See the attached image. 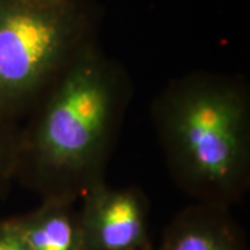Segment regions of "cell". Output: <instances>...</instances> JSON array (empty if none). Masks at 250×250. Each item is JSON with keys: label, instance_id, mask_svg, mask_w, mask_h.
<instances>
[{"label": "cell", "instance_id": "ba28073f", "mask_svg": "<svg viewBox=\"0 0 250 250\" xmlns=\"http://www.w3.org/2000/svg\"><path fill=\"white\" fill-rule=\"evenodd\" d=\"M0 250H31L10 220L0 223Z\"/></svg>", "mask_w": 250, "mask_h": 250}, {"label": "cell", "instance_id": "3957f363", "mask_svg": "<svg viewBox=\"0 0 250 250\" xmlns=\"http://www.w3.org/2000/svg\"><path fill=\"white\" fill-rule=\"evenodd\" d=\"M82 0H0V113L18 123L90 36Z\"/></svg>", "mask_w": 250, "mask_h": 250}, {"label": "cell", "instance_id": "277c9868", "mask_svg": "<svg viewBox=\"0 0 250 250\" xmlns=\"http://www.w3.org/2000/svg\"><path fill=\"white\" fill-rule=\"evenodd\" d=\"M81 200V250H132L150 242L149 205L139 189L103 182Z\"/></svg>", "mask_w": 250, "mask_h": 250}, {"label": "cell", "instance_id": "9c48e42d", "mask_svg": "<svg viewBox=\"0 0 250 250\" xmlns=\"http://www.w3.org/2000/svg\"><path fill=\"white\" fill-rule=\"evenodd\" d=\"M132 250H156V246L153 245L152 241L147 242V243H145V245H142V246H139V248H135V249Z\"/></svg>", "mask_w": 250, "mask_h": 250}, {"label": "cell", "instance_id": "52a82bcc", "mask_svg": "<svg viewBox=\"0 0 250 250\" xmlns=\"http://www.w3.org/2000/svg\"><path fill=\"white\" fill-rule=\"evenodd\" d=\"M18 125L0 113V190L14 178Z\"/></svg>", "mask_w": 250, "mask_h": 250}, {"label": "cell", "instance_id": "5b68a950", "mask_svg": "<svg viewBox=\"0 0 250 250\" xmlns=\"http://www.w3.org/2000/svg\"><path fill=\"white\" fill-rule=\"evenodd\" d=\"M156 250H248L231 207L193 202L164 228Z\"/></svg>", "mask_w": 250, "mask_h": 250}, {"label": "cell", "instance_id": "8992f818", "mask_svg": "<svg viewBox=\"0 0 250 250\" xmlns=\"http://www.w3.org/2000/svg\"><path fill=\"white\" fill-rule=\"evenodd\" d=\"M31 250H81L78 213L65 200H41L27 214L10 218Z\"/></svg>", "mask_w": 250, "mask_h": 250}, {"label": "cell", "instance_id": "7a4b0ae2", "mask_svg": "<svg viewBox=\"0 0 250 250\" xmlns=\"http://www.w3.org/2000/svg\"><path fill=\"white\" fill-rule=\"evenodd\" d=\"M152 121L175 185L197 203L231 207L250 188V86L242 75L196 71L153 99Z\"/></svg>", "mask_w": 250, "mask_h": 250}, {"label": "cell", "instance_id": "6da1fadb", "mask_svg": "<svg viewBox=\"0 0 250 250\" xmlns=\"http://www.w3.org/2000/svg\"><path fill=\"white\" fill-rule=\"evenodd\" d=\"M132 95L124 67L88 41L18 128L14 178L71 203L106 182Z\"/></svg>", "mask_w": 250, "mask_h": 250}]
</instances>
